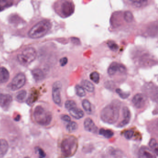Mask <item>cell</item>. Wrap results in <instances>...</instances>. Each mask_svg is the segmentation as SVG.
Segmentation results:
<instances>
[{
    "mask_svg": "<svg viewBox=\"0 0 158 158\" xmlns=\"http://www.w3.org/2000/svg\"><path fill=\"white\" fill-rule=\"evenodd\" d=\"M120 109V102L118 101L113 102L102 110L101 113V118L104 123H114L119 118Z\"/></svg>",
    "mask_w": 158,
    "mask_h": 158,
    "instance_id": "obj_1",
    "label": "cell"
},
{
    "mask_svg": "<svg viewBox=\"0 0 158 158\" xmlns=\"http://www.w3.org/2000/svg\"><path fill=\"white\" fill-rule=\"evenodd\" d=\"M27 92L26 90H22L17 92L16 95V99L19 102H22L26 98Z\"/></svg>",
    "mask_w": 158,
    "mask_h": 158,
    "instance_id": "obj_23",
    "label": "cell"
},
{
    "mask_svg": "<svg viewBox=\"0 0 158 158\" xmlns=\"http://www.w3.org/2000/svg\"><path fill=\"white\" fill-rule=\"evenodd\" d=\"M123 120L119 124L118 127H123L127 125L130 122L131 113L127 107H124L123 109Z\"/></svg>",
    "mask_w": 158,
    "mask_h": 158,
    "instance_id": "obj_12",
    "label": "cell"
},
{
    "mask_svg": "<svg viewBox=\"0 0 158 158\" xmlns=\"http://www.w3.org/2000/svg\"><path fill=\"white\" fill-rule=\"evenodd\" d=\"M78 147L77 139L74 136H68L63 139L61 144V150L64 157L73 156L76 152Z\"/></svg>",
    "mask_w": 158,
    "mask_h": 158,
    "instance_id": "obj_2",
    "label": "cell"
},
{
    "mask_svg": "<svg viewBox=\"0 0 158 158\" xmlns=\"http://www.w3.org/2000/svg\"><path fill=\"white\" fill-rule=\"evenodd\" d=\"M26 83V77L23 73L18 74L9 85L10 89L16 90L23 87Z\"/></svg>",
    "mask_w": 158,
    "mask_h": 158,
    "instance_id": "obj_6",
    "label": "cell"
},
{
    "mask_svg": "<svg viewBox=\"0 0 158 158\" xmlns=\"http://www.w3.org/2000/svg\"><path fill=\"white\" fill-rule=\"evenodd\" d=\"M90 78L94 83L98 84L99 81L100 77L98 73L97 72H94L90 75Z\"/></svg>",
    "mask_w": 158,
    "mask_h": 158,
    "instance_id": "obj_29",
    "label": "cell"
},
{
    "mask_svg": "<svg viewBox=\"0 0 158 158\" xmlns=\"http://www.w3.org/2000/svg\"><path fill=\"white\" fill-rule=\"evenodd\" d=\"M124 18L125 21L127 23H131L134 19L133 14L131 12L129 11L125 12L124 14Z\"/></svg>",
    "mask_w": 158,
    "mask_h": 158,
    "instance_id": "obj_27",
    "label": "cell"
},
{
    "mask_svg": "<svg viewBox=\"0 0 158 158\" xmlns=\"http://www.w3.org/2000/svg\"><path fill=\"white\" fill-rule=\"evenodd\" d=\"M20 116H19V115H18V116L15 118V120H16V121H19V120H20Z\"/></svg>",
    "mask_w": 158,
    "mask_h": 158,
    "instance_id": "obj_39",
    "label": "cell"
},
{
    "mask_svg": "<svg viewBox=\"0 0 158 158\" xmlns=\"http://www.w3.org/2000/svg\"><path fill=\"white\" fill-rule=\"evenodd\" d=\"M62 84L60 81H57L53 84L52 89V96L53 101L57 105H60L61 102L60 90Z\"/></svg>",
    "mask_w": 158,
    "mask_h": 158,
    "instance_id": "obj_7",
    "label": "cell"
},
{
    "mask_svg": "<svg viewBox=\"0 0 158 158\" xmlns=\"http://www.w3.org/2000/svg\"><path fill=\"white\" fill-rule=\"evenodd\" d=\"M2 41H3V39H2V36L0 34V45L2 43Z\"/></svg>",
    "mask_w": 158,
    "mask_h": 158,
    "instance_id": "obj_37",
    "label": "cell"
},
{
    "mask_svg": "<svg viewBox=\"0 0 158 158\" xmlns=\"http://www.w3.org/2000/svg\"><path fill=\"white\" fill-rule=\"evenodd\" d=\"M99 134L106 138H110L113 136L114 133L111 130L101 128L99 130Z\"/></svg>",
    "mask_w": 158,
    "mask_h": 158,
    "instance_id": "obj_21",
    "label": "cell"
},
{
    "mask_svg": "<svg viewBox=\"0 0 158 158\" xmlns=\"http://www.w3.org/2000/svg\"><path fill=\"white\" fill-rule=\"evenodd\" d=\"M36 150L38 152L40 158H44L46 157V153L41 148H39V147H37L36 148Z\"/></svg>",
    "mask_w": 158,
    "mask_h": 158,
    "instance_id": "obj_34",
    "label": "cell"
},
{
    "mask_svg": "<svg viewBox=\"0 0 158 158\" xmlns=\"http://www.w3.org/2000/svg\"><path fill=\"white\" fill-rule=\"evenodd\" d=\"M61 119L63 121H64V122H67V123H69L71 122V119L70 118V116L68 115H66V114H64L61 116Z\"/></svg>",
    "mask_w": 158,
    "mask_h": 158,
    "instance_id": "obj_36",
    "label": "cell"
},
{
    "mask_svg": "<svg viewBox=\"0 0 158 158\" xmlns=\"http://www.w3.org/2000/svg\"><path fill=\"white\" fill-rule=\"evenodd\" d=\"M70 114L74 118L76 119L82 118L84 116V113L81 109H78L77 107L73 108L69 110Z\"/></svg>",
    "mask_w": 158,
    "mask_h": 158,
    "instance_id": "obj_16",
    "label": "cell"
},
{
    "mask_svg": "<svg viewBox=\"0 0 158 158\" xmlns=\"http://www.w3.org/2000/svg\"><path fill=\"white\" fill-rule=\"evenodd\" d=\"M78 128V125L75 122H70L66 126V129L69 132H75Z\"/></svg>",
    "mask_w": 158,
    "mask_h": 158,
    "instance_id": "obj_24",
    "label": "cell"
},
{
    "mask_svg": "<svg viewBox=\"0 0 158 158\" xmlns=\"http://www.w3.org/2000/svg\"><path fill=\"white\" fill-rule=\"evenodd\" d=\"M32 75L36 81H40L45 77V75L42 70L40 69H35L32 72Z\"/></svg>",
    "mask_w": 158,
    "mask_h": 158,
    "instance_id": "obj_17",
    "label": "cell"
},
{
    "mask_svg": "<svg viewBox=\"0 0 158 158\" xmlns=\"http://www.w3.org/2000/svg\"><path fill=\"white\" fill-rule=\"evenodd\" d=\"M116 92L120 96V98L123 99H126L129 97L130 93L128 92H125L120 89H117Z\"/></svg>",
    "mask_w": 158,
    "mask_h": 158,
    "instance_id": "obj_28",
    "label": "cell"
},
{
    "mask_svg": "<svg viewBox=\"0 0 158 158\" xmlns=\"http://www.w3.org/2000/svg\"><path fill=\"white\" fill-rule=\"evenodd\" d=\"M34 116L35 121L41 125H48L50 123L52 120L51 113L47 111L41 106H37L35 108Z\"/></svg>",
    "mask_w": 158,
    "mask_h": 158,
    "instance_id": "obj_4",
    "label": "cell"
},
{
    "mask_svg": "<svg viewBox=\"0 0 158 158\" xmlns=\"http://www.w3.org/2000/svg\"><path fill=\"white\" fill-rule=\"evenodd\" d=\"M9 149V144L5 139H0V158H2L7 153Z\"/></svg>",
    "mask_w": 158,
    "mask_h": 158,
    "instance_id": "obj_15",
    "label": "cell"
},
{
    "mask_svg": "<svg viewBox=\"0 0 158 158\" xmlns=\"http://www.w3.org/2000/svg\"><path fill=\"white\" fill-rule=\"evenodd\" d=\"M81 86L84 89L86 90L87 91L89 92H93L95 89L94 85L89 82L88 80H84L81 82Z\"/></svg>",
    "mask_w": 158,
    "mask_h": 158,
    "instance_id": "obj_19",
    "label": "cell"
},
{
    "mask_svg": "<svg viewBox=\"0 0 158 158\" xmlns=\"http://www.w3.org/2000/svg\"><path fill=\"white\" fill-rule=\"evenodd\" d=\"M25 158H30V157H25Z\"/></svg>",
    "mask_w": 158,
    "mask_h": 158,
    "instance_id": "obj_40",
    "label": "cell"
},
{
    "mask_svg": "<svg viewBox=\"0 0 158 158\" xmlns=\"http://www.w3.org/2000/svg\"><path fill=\"white\" fill-rule=\"evenodd\" d=\"M51 28V24L47 20H44L34 26L28 32L29 37L38 39L42 37L48 33Z\"/></svg>",
    "mask_w": 158,
    "mask_h": 158,
    "instance_id": "obj_3",
    "label": "cell"
},
{
    "mask_svg": "<svg viewBox=\"0 0 158 158\" xmlns=\"http://www.w3.org/2000/svg\"><path fill=\"white\" fill-rule=\"evenodd\" d=\"M10 78V73L4 67L0 68V83H5L8 82Z\"/></svg>",
    "mask_w": 158,
    "mask_h": 158,
    "instance_id": "obj_14",
    "label": "cell"
},
{
    "mask_svg": "<svg viewBox=\"0 0 158 158\" xmlns=\"http://www.w3.org/2000/svg\"><path fill=\"white\" fill-rule=\"evenodd\" d=\"M38 92L35 89L29 95L27 101V102L28 105H32L38 99Z\"/></svg>",
    "mask_w": 158,
    "mask_h": 158,
    "instance_id": "obj_20",
    "label": "cell"
},
{
    "mask_svg": "<svg viewBox=\"0 0 158 158\" xmlns=\"http://www.w3.org/2000/svg\"><path fill=\"white\" fill-rule=\"evenodd\" d=\"M68 62V59L66 57H64L60 60V64L61 66H64L67 64Z\"/></svg>",
    "mask_w": 158,
    "mask_h": 158,
    "instance_id": "obj_35",
    "label": "cell"
},
{
    "mask_svg": "<svg viewBox=\"0 0 158 158\" xmlns=\"http://www.w3.org/2000/svg\"><path fill=\"white\" fill-rule=\"evenodd\" d=\"M120 64L116 62H113L108 68V73L110 75H114L117 72H119Z\"/></svg>",
    "mask_w": 158,
    "mask_h": 158,
    "instance_id": "obj_18",
    "label": "cell"
},
{
    "mask_svg": "<svg viewBox=\"0 0 158 158\" xmlns=\"http://www.w3.org/2000/svg\"><path fill=\"white\" fill-rule=\"evenodd\" d=\"M149 147L151 148L152 150L155 153L156 155L158 154V144L157 141L154 139H152L149 142Z\"/></svg>",
    "mask_w": 158,
    "mask_h": 158,
    "instance_id": "obj_25",
    "label": "cell"
},
{
    "mask_svg": "<svg viewBox=\"0 0 158 158\" xmlns=\"http://www.w3.org/2000/svg\"><path fill=\"white\" fill-rule=\"evenodd\" d=\"M76 107V103L73 101L68 100L65 102V107L68 110Z\"/></svg>",
    "mask_w": 158,
    "mask_h": 158,
    "instance_id": "obj_30",
    "label": "cell"
},
{
    "mask_svg": "<svg viewBox=\"0 0 158 158\" xmlns=\"http://www.w3.org/2000/svg\"><path fill=\"white\" fill-rule=\"evenodd\" d=\"M12 102V97L9 94H0V105L4 109L10 107Z\"/></svg>",
    "mask_w": 158,
    "mask_h": 158,
    "instance_id": "obj_11",
    "label": "cell"
},
{
    "mask_svg": "<svg viewBox=\"0 0 158 158\" xmlns=\"http://www.w3.org/2000/svg\"><path fill=\"white\" fill-rule=\"evenodd\" d=\"M146 96L143 94H137L135 95L132 99L134 106L138 109H141L145 106L147 102Z\"/></svg>",
    "mask_w": 158,
    "mask_h": 158,
    "instance_id": "obj_9",
    "label": "cell"
},
{
    "mask_svg": "<svg viewBox=\"0 0 158 158\" xmlns=\"http://www.w3.org/2000/svg\"><path fill=\"white\" fill-rule=\"evenodd\" d=\"M84 127L85 129L88 132L96 133L98 131V128L90 118H87L84 122Z\"/></svg>",
    "mask_w": 158,
    "mask_h": 158,
    "instance_id": "obj_13",
    "label": "cell"
},
{
    "mask_svg": "<svg viewBox=\"0 0 158 158\" xmlns=\"http://www.w3.org/2000/svg\"><path fill=\"white\" fill-rule=\"evenodd\" d=\"M139 158H156L155 153L149 148L142 147L139 151Z\"/></svg>",
    "mask_w": 158,
    "mask_h": 158,
    "instance_id": "obj_10",
    "label": "cell"
},
{
    "mask_svg": "<svg viewBox=\"0 0 158 158\" xmlns=\"http://www.w3.org/2000/svg\"><path fill=\"white\" fill-rule=\"evenodd\" d=\"M75 89L77 96L80 97H85V96L86 93L85 89L81 86L77 85L76 86Z\"/></svg>",
    "mask_w": 158,
    "mask_h": 158,
    "instance_id": "obj_26",
    "label": "cell"
},
{
    "mask_svg": "<svg viewBox=\"0 0 158 158\" xmlns=\"http://www.w3.org/2000/svg\"><path fill=\"white\" fill-rule=\"evenodd\" d=\"M3 10H4V8H3V7L0 5V12L2 11Z\"/></svg>",
    "mask_w": 158,
    "mask_h": 158,
    "instance_id": "obj_38",
    "label": "cell"
},
{
    "mask_svg": "<svg viewBox=\"0 0 158 158\" xmlns=\"http://www.w3.org/2000/svg\"><path fill=\"white\" fill-rule=\"evenodd\" d=\"M134 135V132L132 130H128L127 131H125L124 134L125 137L127 139H131Z\"/></svg>",
    "mask_w": 158,
    "mask_h": 158,
    "instance_id": "obj_33",
    "label": "cell"
},
{
    "mask_svg": "<svg viewBox=\"0 0 158 158\" xmlns=\"http://www.w3.org/2000/svg\"><path fill=\"white\" fill-rule=\"evenodd\" d=\"M82 106L85 110L87 113L89 114L91 113V111H92L91 104L88 100L86 99L84 100L82 102Z\"/></svg>",
    "mask_w": 158,
    "mask_h": 158,
    "instance_id": "obj_22",
    "label": "cell"
},
{
    "mask_svg": "<svg viewBox=\"0 0 158 158\" xmlns=\"http://www.w3.org/2000/svg\"><path fill=\"white\" fill-rule=\"evenodd\" d=\"M130 2L135 7L137 8L141 7L147 2V1H130Z\"/></svg>",
    "mask_w": 158,
    "mask_h": 158,
    "instance_id": "obj_32",
    "label": "cell"
},
{
    "mask_svg": "<svg viewBox=\"0 0 158 158\" xmlns=\"http://www.w3.org/2000/svg\"><path fill=\"white\" fill-rule=\"evenodd\" d=\"M107 44H108V46L109 48L113 51L116 52L118 50V45L114 41L110 40V41H108Z\"/></svg>",
    "mask_w": 158,
    "mask_h": 158,
    "instance_id": "obj_31",
    "label": "cell"
},
{
    "mask_svg": "<svg viewBox=\"0 0 158 158\" xmlns=\"http://www.w3.org/2000/svg\"><path fill=\"white\" fill-rule=\"evenodd\" d=\"M36 55V51L34 48H26L18 54L17 59L21 64L26 66L35 59Z\"/></svg>",
    "mask_w": 158,
    "mask_h": 158,
    "instance_id": "obj_5",
    "label": "cell"
},
{
    "mask_svg": "<svg viewBox=\"0 0 158 158\" xmlns=\"http://www.w3.org/2000/svg\"><path fill=\"white\" fill-rule=\"evenodd\" d=\"M74 7L71 2L64 1L61 6V13L64 17H68L73 13Z\"/></svg>",
    "mask_w": 158,
    "mask_h": 158,
    "instance_id": "obj_8",
    "label": "cell"
}]
</instances>
